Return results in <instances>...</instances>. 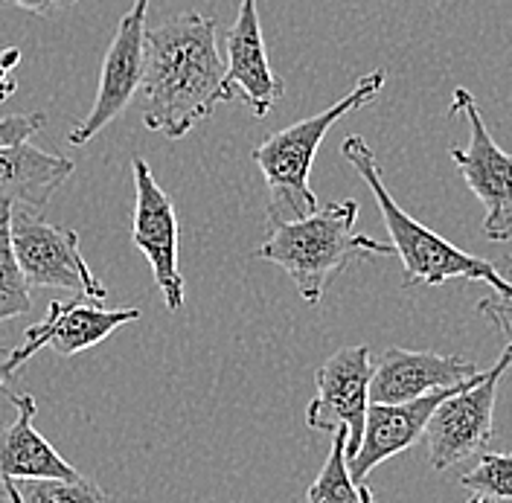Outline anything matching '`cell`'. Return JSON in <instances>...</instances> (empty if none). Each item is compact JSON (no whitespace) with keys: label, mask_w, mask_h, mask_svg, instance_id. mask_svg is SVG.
<instances>
[{"label":"cell","mask_w":512,"mask_h":503,"mask_svg":"<svg viewBox=\"0 0 512 503\" xmlns=\"http://www.w3.org/2000/svg\"><path fill=\"white\" fill-rule=\"evenodd\" d=\"M224 62L216 18L187 12L146 32V64L140 91L143 123L169 140L187 137L216 105H222Z\"/></svg>","instance_id":"obj_1"},{"label":"cell","mask_w":512,"mask_h":503,"mask_svg":"<svg viewBox=\"0 0 512 503\" xmlns=\"http://www.w3.org/2000/svg\"><path fill=\"white\" fill-rule=\"evenodd\" d=\"M358 201H332L300 221L271 224V236L254 251L256 259L274 262L297 285V294L315 306L326 285L355 262L393 256L390 242H376L355 230Z\"/></svg>","instance_id":"obj_2"},{"label":"cell","mask_w":512,"mask_h":503,"mask_svg":"<svg viewBox=\"0 0 512 503\" xmlns=\"http://www.w3.org/2000/svg\"><path fill=\"white\" fill-rule=\"evenodd\" d=\"M341 155L350 160L352 169L364 178V184L370 187L379 210H382L384 227L390 233V245L402 256V285L405 288H414V285L437 288L448 280H469V283L492 285L498 297L512 300V283L492 262L451 245L440 233H434L431 227L416 221L408 210H402V204L390 195V189L384 187L382 166L376 160V152L370 149V143L361 134H350L341 143Z\"/></svg>","instance_id":"obj_3"},{"label":"cell","mask_w":512,"mask_h":503,"mask_svg":"<svg viewBox=\"0 0 512 503\" xmlns=\"http://www.w3.org/2000/svg\"><path fill=\"white\" fill-rule=\"evenodd\" d=\"M384 70H373L355 82L350 94L329 105L315 117H306L294 126L274 131L268 140H262L254 149V163L259 166L265 187H268V221L286 224L300 221L312 213H318V195L309 187L312 163L318 155L323 137L344 114L364 108L382 94Z\"/></svg>","instance_id":"obj_4"},{"label":"cell","mask_w":512,"mask_h":503,"mask_svg":"<svg viewBox=\"0 0 512 503\" xmlns=\"http://www.w3.org/2000/svg\"><path fill=\"white\" fill-rule=\"evenodd\" d=\"M512 367V341L504 346L501 358L492 370H483L463 390L451 393L440 408L434 410L425 445L428 463L434 472H446L451 466L486 454V445L495 434V396L504 373Z\"/></svg>","instance_id":"obj_5"},{"label":"cell","mask_w":512,"mask_h":503,"mask_svg":"<svg viewBox=\"0 0 512 503\" xmlns=\"http://www.w3.org/2000/svg\"><path fill=\"white\" fill-rule=\"evenodd\" d=\"M466 117L469 120V146L448 149L451 163L460 169L466 187L478 195L486 207L483 216V236L489 242H510L512 239V155H507L489 134L478 108V99L466 88L454 91V102L448 108V117Z\"/></svg>","instance_id":"obj_6"},{"label":"cell","mask_w":512,"mask_h":503,"mask_svg":"<svg viewBox=\"0 0 512 503\" xmlns=\"http://www.w3.org/2000/svg\"><path fill=\"white\" fill-rule=\"evenodd\" d=\"M12 248L30 288L79 291L91 303H102L108 288L94 277L79 251V233L44 221L35 210H12Z\"/></svg>","instance_id":"obj_7"},{"label":"cell","mask_w":512,"mask_h":503,"mask_svg":"<svg viewBox=\"0 0 512 503\" xmlns=\"http://www.w3.org/2000/svg\"><path fill=\"white\" fill-rule=\"evenodd\" d=\"M134 172V221L131 242L146 256L160 297L169 312H178L187 300V285L178 268V239L181 227L175 216L172 195L160 187L143 158H131Z\"/></svg>","instance_id":"obj_8"},{"label":"cell","mask_w":512,"mask_h":503,"mask_svg":"<svg viewBox=\"0 0 512 503\" xmlns=\"http://www.w3.org/2000/svg\"><path fill=\"white\" fill-rule=\"evenodd\" d=\"M376 364L370 361V346H344L329 355L315 373V399L306 408V425L320 434L350 431L347 457H355L364 440V422L370 410V381Z\"/></svg>","instance_id":"obj_9"},{"label":"cell","mask_w":512,"mask_h":503,"mask_svg":"<svg viewBox=\"0 0 512 503\" xmlns=\"http://www.w3.org/2000/svg\"><path fill=\"white\" fill-rule=\"evenodd\" d=\"M152 0H134L131 9L123 15L120 27L114 32V41L102 59L99 73V91H96L91 114L67 134L70 146H85L108 123H114L128 102L140 91L143 82V64H146V12Z\"/></svg>","instance_id":"obj_10"},{"label":"cell","mask_w":512,"mask_h":503,"mask_svg":"<svg viewBox=\"0 0 512 503\" xmlns=\"http://www.w3.org/2000/svg\"><path fill=\"white\" fill-rule=\"evenodd\" d=\"M140 317V309H117L108 312L99 303H62L53 300L47 306V315L41 323L30 326L21 338V344L15 346L3 364V370L9 376H15L21 370V364H27L32 355L44 346H50L53 352H59L62 358H73L91 346L102 344L111 332H117L120 326L134 323Z\"/></svg>","instance_id":"obj_11"},{"label":"cell","mask_w":512,"mask_h":503,"mask_svg":"<svg viewBox=\"0 0 512 503\" xmlns=\"http://www.w3.org/2000/svg\"><path fill=\"white\" fill-rule=\"evenodd\" d=\"M283 96L286 85L268 62L256 0H242L239 15L227 35L222 102L242 99L254 111V117H268Z\"/></svg>","instance_id":"obj_12"},{"label":"cell","mask_w":512,"mask_h":503,"mask_svg":"<svg viewBox=\"0 0 512 503\" xmlns=\"http://www.w3.org/2000/svg\"><path fill=\"white\" fill-rule=\"evenodd\" d=\"M475 361L463 355H440V352H414L402 346L384 349L382 361L370 381V402L373 405H405L422 399L428 393L460 387L480 376Z\"/></svg>","instance_id":"obj_13"},{"label":"cell","mask_w":512,"mask_h":503,"mask_svg":"<svg viewBox=\"0 0 512 503\" xmlns=\"http://www.w3.org/2000/svg\"><path fill=\"white\" fill-rule=\"evenodd\" d=\"M466 384L428 393V396L405 402V405H373L370 402L367 422H364V440H361V448L355 451V457L350 460V474L355 486H367L364 480L370 477L373 469H379L390 457L414 448L416 442L425 437V428H428L434 410L440 408L451 393L463 390Z\"/></svg>","instance_id":"obj_14"},{"label":"cell","mask_w":512,"mask_h":503,"mask_svg":"<svg viewBox=\"0 0 512 503\" xmlns=\"http://www.w3.org/2000/svg\"><path fill=\"white\" fill-rule=\"evenodd\" d=\"M9 402L18 413H15V422L0 431V483L76 480L79 472L35 431L32 419H35L38 405L30 393H12Z\"/></svg>","instance_id":"obj_15"},{"label":"cell","mask_w":512,"mask_h":503,"mask_svg":"<svg viewBox=\"0 0 512 503\" xmlns=\"http://www.w3.org/2000/svg\"><path fill=\"white\" fill-rule=\"evenodd\" d=\"M73 175V160L32 143L0 149V207L44 210Z\"/></svg>","instance_id":"obj_16"},{"label":"cell","mask_w":512,"mask_h":503,"mask_svg":"<svg viewBox=\"0 0 512 503\" xmlns=\"http://www.w3.org/2000/svg\"><path fill=\"white\" fill-rule=\"evenodd\" d=\"M347 440H350L347 428H338L332 434L329 457L315 477V483L309 486L306 503H364L367 498H373L370 486H355V480H352Z\"/></svg>","instance_id":"obj_17"},{"label":"cell","mask_w":512,"mask_h":503,"mask_svg":"<svg viewBox=\"0 0 512 503\" xmlns=\"http://www.w3.org/2000/svg\"><path fill=\"white\" fill-rule=\"evenodd\" d=\"M32 309V288L12 248V210L0 207V323L27 315Z\"/></svg>","instance_id":"obj_18"},{"label":"cell","mask_w":512,"mask_h":503,"mask_svg":"<svg viewBox=\"0 0 512 503\" xmlns=\"http://www.w3.org/2000/svg\"><path fill=\"white\" fill-rule=\"evenodd\" d=\"M460 486L472 498H486L492 503L512 501V451H486L478 466L460 477Z\"/></svg>","instance_id":"obj_19"},{"label":"cell","mask_w":512,"mask_h":503,"mask_svg":"<svg viewBox=\"0 0 512 503\" xmlns=\"http://www.w3.org/2000/svg\"><path fill=\"white\" fill-rule=\"evenodd\" d=\"M15 486L24 503H108L102 486L82 474L76 480H21Z\"/></svg>","instance_id":"obj_20"},{"label":"cell","mask_w":512,"mask_h":503,"mask_svg":"<svg viewBox=\"0 0 512 503\" xmlns=\"http://www.w3.org/2000/svg\"><path fill=\"white\" fill-rule=\"evenodd\" d=\"M44 126H47V114L44 111H27V114L0 117V149L18 146V143H30V137H35Z\"/></svg>","instance_id":"obj_21"},{"label":"cell","mask_w":512,"mask_h":503,"mask_svg":"<svg viewBox=\"0 0 512 503\" xmlns=\"http://www.w3.org/2000/svg\"><path fill=\"white\" fill-rule=\"evenodd\" d=\"M504 268H510L512 274V256L504 259ZM512 283V280H510ZM478 312L483 317H489L501 332H510L512 326V300H504V297H498V294H492V297H486V300H480L478 303Z\"/></svg>","instance_id":"obj_22"},{"label":"cell","mask_w":512,"mask_h":503,"mask_svg":"<svg viewBox=\"0 0 512 503\" xmlns=\"http://www.w3.org/2000/svg\"><path fill=\"white\" fill-rule=\"evenodd\" d=\"M18 64H21V50L18 47H9V50L0 53V102H6L18 88V82H15V67Z\"/></svg>","instance_id":"obj_23"},{"label":"cell","mask_w":512,"mask_h":503,"mask_svg":"<svg viewBox=\"0 0 512 503\" xmlns=\"http://www.w3.org/2000/svg\"><path fill=\"white\" fill-rule=\"evenodd\" d=\"M6 3H12V6H18V9H24L30 15H38V18H53V15L70 9L79 0H6Z\"/></svg>","instance_id":"obj_24"},{"label":"cell","mask_w":512,"mask_h":503,"mask_svg":"<svg viewBox=\"0 0 512 503\" xmlns=\"http://www.w3.org/2000/svg\"><path fill=\"white\" fill-rule=\"evenodd\" d=\"M0 489H3V495H6V501L9 503H24V498H21V492H18L15 483H0Z\"/></svg>","instance_id":"obj_25"},{"label":"cell","mask_w":512,"mask_h":503,"mask_svg":"<svg viewBox=\"0 0 512 503\" xmlns=\"http://www.w3.org/2000/svg\"><path fill=\"white\" fill-rule=\"evenodd\" d=\"M6 378H9V373H6V370H3V364H0V387L6 384Z\"/></svg>","instance_id":"obj_26"},{"label":"cell","mask_w":512,"mask_h":503,"mask_svg":"<svg viewBox=\"0 0 512 503\" xmlns=\"http://www.w3.org/2000/svg\"><path fill=\"white\" fill-rule=\"evenodd\" d=\"M469 503H492V501H486V498H469Z\"/></svg>","instance_id":"obj_27"},{"label":"cell","mask_w":512,"mask_h":503,"mask_svg":"<svg viewBox=\"0 0 512 503\" xmlns=\"http://www.w3.org/2000/svg\"><path fill=\"white\" fill-rule=\"evenodd\" d=\"M364 503H373V498H367V501H364Z\"/></svg>","instance_id":"obj_28"}]
</instances>
